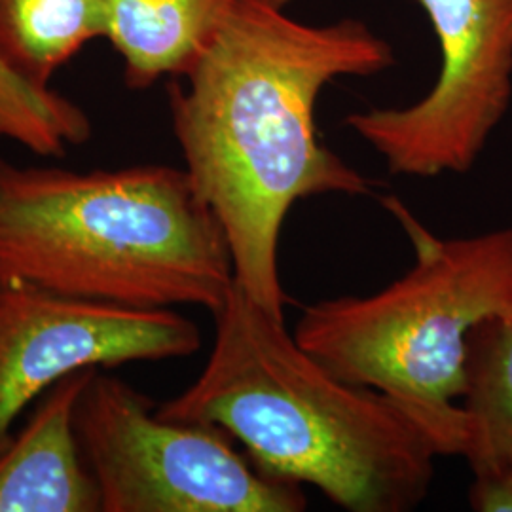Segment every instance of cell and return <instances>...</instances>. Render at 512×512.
<instances>
[{"instance_id":"1","label":"cell","mask_w":512,"mask_h":512,"mask_svg":"<svg viewBox=\"0 0 512 512\" xmlns=\"http://www.w3.org/2000/svg\"><path fill=\"white\" fill-rule=\"evenodd\" d=\"M395 65L359 19L323 27L268 0H230L200 59L169 88L184 169L230 245L236 283L285 319L279 238L300 200L365 196L370 181L325 147L315 126L323 88Z\"/></svg>"},{"instance_id":"2","label":"cell","mask_w":512,"mask_h":512,"mask_svg":"<svg viewBox=\"0 0 512 512\" xmlns=\"http://www.w3.org/2000/svg\"><path fill=\"white\" fill-rule=\"evenodd\" d=\"M213 317L202 374L162 418L219 427L266 475L349 512H408L429 495L439 452L399 404L336 376L238 283Z\"/></svg>"},{"instance_id":"3","label":"cell","mask_w":512,"mask_h":512,"mask_svg":"<svg viewBox=\"0 0 512 512\" xmlns=\"http://www.w3.org/2000/svg\"><path fill=\"white\" fill-rule=\"evenodd\" d=\"M0 274L129 308L211 313L236 285L224 228L186 169L73 171L2 156Z\"/></svg>"},{"instance_id":"4","label":"cell","mask_w":512,"mask_h":512,"mask_svg":"<svg viewBox=\"0 0 512 512\" xmlns=\"http://www.w3.org/2000/svg\"><path fill=\"white\" fill-rule=\"evenodd\" d=\"M389 207L403 217L416 264L378 293L306 306L294 338L342 380L399 404L439 456H461L467 338L512 300V226L439 239L399 200Z\"/></svg>"},{"instance_id":"5","label":"cell","mask_w":512,"mask_h":512,"mask_svg":"<svg viewBox=\"0 0 512 512\" xmlns=\"http://www.w3.org/2000/svg\"><path fill=\"white\" fill-rule=\"evenodd\" d=\"M74 427L101 512H302V486L266 475L213 425L167 420L131 385L97 370Z\"/></svg>"},{"instance_id":"6","label":"cell","mask_w":512,"mask_h":512,"mask_svg":"<svg viewBox=\"0 0 512 512\" xmlns=\"http://www.w3.org/2000/svg\"><path fill=\"white\" fill-rule=\"evenodd\" d=\"M439 38L431 92L401 109L353 112L346 126L389 173H467L505 118L512 97V0H420Z\"/></svg>"},{"instance_id":"7","label":"cell","mask_w":512,"mask_h":512,"mask_svg":"<svg viewBox=\"0 0 512 512\" xmlns=\"http://www.w3.org/2000/svg\"><path fill=\"white\" fill-rule=\"evenodd\" d=\"M200 348L202 330L177 310L76 298L0 274V450L23 410L74 372Z\"/></svg>"},{"instance_id":"8","label":"cell","mask_w":512,"mask_h":512,"mask_svg":"<svg viewBox=\"0 0 512 512\" xmlns=\"http://www.w3.org/2000/svg\"><path fill=\"white\" fill-rule=\"evenodd\" d=\"M95 368L46 393L37 412L0 450V512H99L101 497L82 454L74 414Z\"/></svg>"},{"instance_id":"9","label":"cell","mask_w":512,"mask_h":512,"mask_svg":"<svg viewBox=\"0 0 512 512\" xmlns=\"http://www.w3.org/2000/svg\"><path fill=\"white\" fill-rule=\"evenodd\" d=\"M110 44L131 90L181 78L211 42L230 0H103Z\"/></svg>"},{"instance_id":"10","label":"cell","mask_w":512,"mask_h":512,"mask_svg":"<svg viewBox=\"0 0 512 512\" xmlns=\"http://www.w3.org/2000/svg\"><path fill=\"white\" fill-rule=\"evenodd\" d=\"M461 408L473 475L512 465V300L484 317L467 338Z\"/></svg>"},{"instance_id":"11","label":"cell","mask_w":512,"mask_h":512,"mask_svg":"<svg viewBox=\"0 0 512 512\" xmlns=\"http://www.w3.org/2000/svg\"><path fill=\"white\" fill-rule=\"evenodd\" d=\"M469 505L476 512H512V465L473 475Z\"/></svg>"},{"instance_id":"12","label":"cell","mask_w":512,"mask_h":512,"mask_svg":"<svg viewBox=\"0 0 512 512\" xmlns=\"http://www.w3.org/2000/svg\"><path fill=\"white\" fill-rule=\"evenodd\" d=\"M268 2H272L274 6H277V8H283V10H285V8H287L291 2H294V0H268Z\"/></svg>"}]
</instances>
